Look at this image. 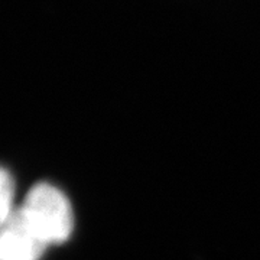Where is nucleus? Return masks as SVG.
<instances>
[{
    "label": "nucleus",
    "mask_w": 260,
    "mask_h": 260,
    "mask_svg": "<svg viewBox=\"0 0 260 260\" xmlns=\"http://www.w3.org/2000/svg\"><path fill=\"white\" fill-rule=\"evenodd\" d=\"M47 244L23 221L18 210L2 223L0 260H39Z\"/></svg>",
    "instance_id": "2"
},
{
    "label": "nucleus",
    "mask_w": 260,
    "mask_h": 260,
    "mask_svg": "<svg viewBox=\"0 0 260 260\" xmlns=\"http://www.w3.org/2000/svg\"><path fill=\"white\" fill-rule=\"evenodd\" d=\"M13 195H15L13 178L6 169H3L0 177V221L2 223L13 213V207H12Z\"/></svg>",
    "instance_id": "3"
},
{
    "label": "nucleus",
    "mask_w": 260,
    "mask_h": 260,
    "mask_svg": "<svg viewBox=\"0 0 260 260\" xmlns=\"http://www.w3.org/2000/svg\"><path fill=\"white\" fill-rule=\"evenodd\" d=\"M18 213L47 246L65 242L73 233L74 217L70 201L58 188L49 184L34 186Z\"/></svg>",
    "instance_id": "1"
}]
</instances>
